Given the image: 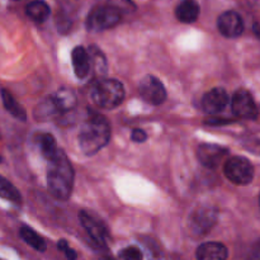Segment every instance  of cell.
<instances>
[{
    "instance_id": "obj_1",
    "label": "cell",
    "mask_w": 260,
    "mask_h": 260,
    "mask_svg": "<svg viewBox=\"0 0 260 260\" xmlns=\"http://www.w3.org/2000/svg\"><path fill=\"white\" fill-rule=\"evenodd\" d=\"M47 185L51 194L58 201L69 200L73 192V165L65 152L60 149L52 159L48 160Z\"/></svg>"
},
{
    "instance_id": "obj_2",
    "label": "cell",
    "mask_w": 260,
    "mask_h": 260,
    "mask_svg": "<svg viewBox=\"0 0 260 260\" xmlns=\"http://www.w3.org/2000/svg\"><path fill=\"white\" fill-rule=\"evenodd\" d=\"M111 139V126L106 117L91 114L79 132V146L85 155H94L103 149Z\"/></svg>"
},
{
    "instance_id": "obj_3",
    "label": "cell",
    "mask_w": 260,
    "mask_h": 260,
    "mask_svg": "<svg viewBox=\"0 0 260 260\" xmlns=\"http://www.w3.org/2000/svg\"><path fill=\"white\" fill-rule=\"evenodd\" d=\"M90 95L94 104L99 108L113 109L123 102L124 88L114 79H104L94 84Z\"/></svg>"
},
{
    "instance_id": "obj_4",
    "label": "cell",
    "mask_w": 260,
    "mask_h": 260,
    "mask_svg": "<svg viewBox=\"0 0 260 260\" xmlns=\"http://www.w3.org/2000/svg\"><path fill=\"white\" fill-rule=\"evenodd\" d=\"M225 177L231 183L238 185H246L251 183L254 178V167L246 157H230L223 165Z\"/></svg>"
},
{
    "instance_id": "obj_5",
    "label": "cell",
    "mask_w": 260,
    "mask_h": 260,
    "mask_svg": "<svg viewBox=\"0 0 260 260\" xmlns=\"http://www.w3.org/2000/svg\"><path fill=\"white\" fill-rule=\"evenodd\" d=\"M122 14L111 5L94 8L88 15L86 25L90 30H106L113 28L121 22Z\"/></svg>"
},
{
    "instance_id": "obj_6",
    "label": "cell",
    "mask_w": 260,
    "mask_h": 260,
    "mask_svg": "<svg viewBox=\"0 0 260 260\" xmlns=\"http://www.w3.org/2000/svg\"><path fill=\"white\" fill-rule=\"evenodd\" d=\"M217 210L210 206H200L189 215V229L197 235L208 233L217 222Z\"/></svg>"
},
{
    "instance_id": "obj_7",
    "label": "cell",
    "mask_w": 260,
    "mask_h": 260,
    "mask_svg": "<svg viewBox=\"0 0 260 260\" xmlns=\"http://www.w3.org/2000/svg\"><path fill=\"white\" fill-rule=\"evenodd\" d=\"M139 93L146 103L160 106L167 99V89L164 84L152 75L145 76L139 85Z\"/></svg>"
},
{
    "instance_id": "obj_8",
    "label": "cell",
    "mask_w": 260,
    "mask_h": 260,
    "mask_svg": "<svg viewBox=\"0 0 260 260\" xmlns=\"http://www.w3.org/2000/svg\"><path fill=\"white\" fill-rule=\"evenodd\" d=\"M231 108L236 117L243 119H255L259 114V109L253 96L245 89H240L234 94L231 99Z\"/></svg>"
},
{
    "instance_id": "obj_9",
    "label": "cell",
    "mask_w": 260,
    "mask_h": 260,
    "mask_svg": "<svg viewBox=\"0 0 260 260\" xmlns=\"http://www.w3.org/2000/svg\"><path fill=\"white\" fill-rule=\"evenodd\" d=\"M79 220H80L81 225L85 229L86 233L89 234L91 240H93L96 245L104 248V246L107 245V240H108V231H107L106 226H104L101 221H98L91 215L84 212V211H81V212L79 213Z\"/></svg>"
},
{
    "instance_id": "obj_10",
    "label": "cell",
    "mask_w": 260,
    "mask_h": 260,
    "mask_svg": "<svg viewBox=\"0 0 260 260\" xmlns=\"http://www.w3.org/2000/svg\"><path fill=\"white\" fill-rule=\"evenodd\" d=\"M228 155V149L215 144H202L197 149V156L201 164L208 169H215Z\"/></svg>"
},
{
    "instance_id": "obj_11",
    "label": "cell",
    "mask_w": 260,
    "mask_h": 260,
    "mask_svg": "<svg viewBox=\"0 0 260 260\" xmlns=\"http://www.w3.org/2000/svg\"><path fill=\"white\" fill-rule=\"evenodd\" d=\"M217 25L221 35L228 38H236L244 32L243 18L233 10H229V12L221 14L217 20Z\"/></svg>"
},
{
    "instance_id": "obj_12",
    "label": "cell",
    "mask_w": 260,
    "mask_h": 260,
    "mask_svg": "<svg viewBox=\"0 0 260 260\" xmlns=\"http://www.w3.org/2000/svg\"><path fill=\"white\" fill-rule=\"evenodd\" d=\"M230 98L222 88H213L203 95L202 108L208 114H218L228 107Z\"/></svg>"
},
{
    "instance_id": "obj_13",
    "label": "cell",
    "mask_w": 260,
    "mask_h": 260,
    "mask_svg": "<svg viewBox=\"0 0 260 260\" xmlns=\"http://www.w3.org/2000/svg\"><path fill=\"white\" fill-rule=\"evenodd\" d=\"M196 256L197 260H228L229 251L223 244L211 241L198 246Z\"/></svg>"
},
{
    "instance_id": "obj_14",
    "label": "cell",
    "mask_w": 260,
    "mask_h": 260,
    "mask_svg": "<svg viewBox=\"0 0 260 260\" xmlns=\"http://www.w3.org/2000/svg\"><path fill=\"white\" fill-rule=\"evenodd\" d=\"M73 58V68L75 71L76 78L85 79L90 73V57H89L88 51L81 46H78L73 50L71 53Z\"/></svg>"
},
{
    "instance_id": "obj_15",
    "label": "cell",
    "mask_w": 260,
    "mask_h": 260,
    "mask_svg": "<svg viewBox=\"0 0 260 260\" xmlns=\"http://www.w3.org/2000/svg\"><path fill=\"white\" fill-rule=\"evenodd\" d=\"M175 15H177L179 22L189 24V23L196 22L198 19L200 7L194 0H184L175 9Z\"/></svg>"
},
{
    "instance_id": "obj_16",
    "label": "cell",
    "mask_w": 260,
    "mask_h": 260,
    "mask_svg": "<svg viewBox=\"0 0 260 260\" xmlns=\"http://www.w3.org/2000/svg\"><path fill=\"white\" fill-rule=\"evenodd\" d=\"M58 112H69L76 106V95L71 89H60L53 96H51Z\"/></svg>"
},
{
    "instance_id": "obj_17",
    "label": "cell",
    "mask_w": 260,
    "mask_h": 260,
    "mask_svg": "<svg viewBox=\"0 0 260 260\" xmlns=\"http://www.w3.org/2000/svg\"><path fill=\"white\" fill-rule=\"evenodd\" d=\"M25 13H27L28 17L36 23H43L47 20V18L50 17L51 9L45 2L42 0H35V2L29 3L25 8Z\"/></svg>"
},
{
    "instance_id": "obj_18",
    "label": "cell",
    "mask_w": 260,
    "mask_h": 260,
    "mask_svg": "<svg viewBox=\"0 0 260 260\" xmlns=\"http://www.w3.org/2000/svg\"><path fill=\"white\" fill-rule=\"evenodd\" d=\"M2 98H3V103H4L5 109H7L13 117L18 118L19 121H25V119H27V113H25L24 108H23V107L20 106L14 98H13V95L9 93V91L3 89Z\"/></svg>"
},
{
    "instance_id": "obj_19",
    "label": "cell",
    "mask_w": 260,
    "mask_h": 260,
    "mask_svg": "<svg viewBox=\"0 0 260 260\" xmlns=\"http://www.w3.org/2000/svg\"><path fill=\"white\" fill-rule=\"evenodd\" d=\"M20 238L27 243L28 245L32 246L35 250L37 251H45L46 250V243L33 229L28 228V226H22L19 230Z\"/></svg>"
},
{
    "instance_id": "obj_20",
    "label": "cell",
    "mask_w": 260,
    "mask_h": 260,
    "mask_svg": "<svg viewBox=\"0 0 260 260\" xmlns=\"http://www.w3.org/2000/svg\"><path fill=\"white\" fill-rule=\"evenodd\" d=\"M38 145H40L41 152L47 160L52 159L58 151L57 145H56L55 137L50 134H42L38 137Z\"/></svg>"
},
{
    "instance_id": "obj_21",
    "label": "cell",
    "mask_w": 260,
    "mask_h": 260,
    "mask_svg": "<svg viewBox=\"0 0 260 260\" xmlns=\"http://www.w3.org/2000/svg\"><path fill=\"white\" fill-rule=\"evenodd\" d=\"M0 198H4V200L10 201L13 203H20V201H22L19 190L2 175H0Z\"/></svg>"
},
{
    "instance_id": "obj_22",
    "label": "cell",
    "mask_w": 260,
    "mask_h": 260,
    "mask_svg": "<svg viewBox=\"0 0 260 260\" xmlns=\"http://www.w3.org/2000/svg\"><path fill=\"white\" fill-rule=\"evenodd\" d=\"M56 113H58V111L57 108H56L55 103H53L52 98H50L37 107V109H36L35 112V116L36 118L46 119V118H50V117H52L53 114Z\"/></svg>"
},
{
    "instance_id": "obj_23",
    "label": "cell",
    "mask_w": 260,
    "mask_h": 260,
    "mask_svg": "<svg viewBox=\"0 0 260 260\" xmlns=\"http://www.w3.org/2000/svg\"><path fill=\"white\" fill-rule=\"evenodd\" d=\"M108 5L118 10L121 14L135 9V4L132 0H108Z\"/></svg>"
},
{
    "instance_id": "obj_24",
    "label": "cell",
    "mask_w": 260,
    "mask_h": 260,
    "mask_svg": "<svg viewBox=\"0 0 260 260\" xmlns=\"http://www.w3.org/2000/svg\"><path fill=\"white\" fill-rule=\"evenodd\" d=\"M121 258L123 260H142V253L136 246H128L121 251Z\"/></svg>"
},
{
    "instance_id": "obj_25",
    "label": "cell",
    "mask_w": 260,
    "mask_h": 260,
    "mask_svg": "<svg viewBox=\"0 0 260 260\" xmlns=\"http://www.w3.org/2000/svg\"><path fill=\"white\" fill-rule=\"evenodd\" d=\"M58 249L65 253L68 260H76V258H78V254H76L75 251L70 248V246H69V244L66 243L65 240H61L60 243H58Z\"/></svg>"
},
{
    "instance_id": "obj_26",
    "label": "cell",
    "mask_w": 260,
    "mask_h": 260,
    "mask_svg": "<svg viewBox=\"0 0 260 260\" xmlns=\"http://www.w3.org/2000/svg\"><path fill=\"white\" fill-rule=\"evenodd\" d=\"M131 139H132V141H135V142H145L147 139V135H146V132L142 131V129L136 128L132 131Z\"/></svg>"
},
{
    "instance_id": "obj_27",
    "label": "cell",
    "mask_w": 260,
    "mask_h": 260,
    "mask_svg": "<svg viewBox=\"0 0 260 260\" xmlns=\"http://www.w3.org/2000/svg\"><path fill=\"white\" fill-rule=\"evenodd\" d=\"M249 260H260V239L254 244L250 255H249Z\"/></svg>"
},
{
    "instance_id": "obj_28",
    "label": "cell",
    "mask_w": 260,
    "mask_h": 260,
    "mask_svg": "<svg viewBox=\"0 0 260 260\" xmlns=\"http://www.w3.org/2000/svg\"><path fill=\"white\" fill-rule=\"evenodd\" d=\"M0 162H2V156H0Z\"/></svg>"
},
{
    "instance_id": "obj_29",
    "label": "cell",
    "mask_w": 260,
    "mask_h": 260,
    "mask_svg": "<svg viewBox=\"0 0 260 260\" xmlns=\"http://www.w3.org/2000/svg\"><path fill=\"white\" fill-rule=\"evenodd\" d=\"M259 112H260V111H259Z\"/></svg>"
}]
</instances>
